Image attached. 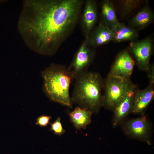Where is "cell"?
Segmentation results:
<instances>
[{
    "mask_svg": "<svg viewBox=\"0 0 154 154\" xmlns=\"http://www.w3.org/2000/svg\"><path fill=\"white\" fill-rule=\"evenodd\" d=\"M83 0H25L17 23L26 45L40 54L52 56L74 31Z\"/></svg>",
    "mask_w": 154,
    "mask_h": 154,
    "instance_id": "obj_1",
    "label": "cell"
},
{
    "mask_svg": "<svg viewBox=\"0 0 154 154\" xmlns=\"http://www.w3.org/2000/svg\"><path fill=\"white\" fill-rule=\"evenodd\" d=\"M71 97L72 103L88 110L92 113H97L102 106V90L103 80L98 72L87 71L75 79Z\"/></svg>",
    "mask_w": 154,
    "mask_h": 154,
    "instance_id": "obj_2",
    "label": "cell"
},
{
    "mask_svg": "<svg viewBox=\"0 0 154 154\" xmlns=\"http://www.w3.org/2000/svg\"><path fill=\"white\" fill-rule=\"evenodd\" d=\"M43 80L42 89L51 101L67 106L72 107L69 88L73 80L67 67L51 63L41 72Z\"/></svg>",
    "mask_w": 154,
    "mask_h": 154,
    "instance_id": "obj_3",
    "label": "cell"
},
{
    "mask_svg": "<svg viewBox=\"0 0 154 154\" xmlns=\"http://www.w3.org/2000/svg\"><path fill=\"white\" fill-rule=\"evenodd\" d=\"M136 86L130 79L107 76L103 81L102 106L114 109L127 93Z\"/></svg>",
    "mask_w": 154,
    "mask_h": 154,
    "instance_id": "obj_4",
    "label": "cell"
},
{
    "mask_svg": "<svg viewBox=\"0 0 154 154\" xmlns=\"http://www.w3.org/2000/svg\"><path fill=\"white\" fill-rule=\"evenodd\" d=\"M95 48L91 45L88 38H85L67 67L73 80L88 71L95 57Z\"/></svg>",
    "mask_w": 154,
    "mask_h": 154,
    "instance_id": "obj_5",
    "label": "cell"
},
{
    "mask_svg": "<svg viewBox=\"0 0 154 154\" xmlns=\"http://www.w3.org/2000/svg\"><path fill=\"white\" fill-rule=\"evenodd\" d=\"M129 48L138 67L147 72L151 65L150 60L153 50V42L151 37L130 42Z\"/></svg>",
    "mask_w": 154,
    "mask_h": 154,
    "instance_id": "obj_6",
    "label": "cell"
},
{
    "mask_svg": "<svg viewBox=\"0 0 154 154\" xmlns=\"http://www.w3.org/2000/svg\"><path fill=\"white\" fill-rule=\"evenodd\" d=\"M135 64L128 50L125 49L116 56L107 76L130 79Z\"/></svg>",
    "mask_w": 154,
    "mask_h": 154,
    "instance_id": "obj_7",
    "label": "cell"
},
{
    "mask_svg": "<svg viewBox=\"0 0 154 154\" xmlns=\"http://www.w3.org/2000/svg\"><path fill=\"white\" fill-rule=\"evenodd\" d=\"M81 20L82 33L85 38H88L93 29L98 15V5L95 0L84 1Z\"/></svg>",
    "mask_w": 154,
    "mask_h": 154,
    "instance_id": "obj_8",
    "label": "cell"
},
{
    "mask_svg": "<svg viewBox=\"0 0 154 154\" xmlns=\"http://www.w3.org/2000/svg\"><path fill=\"white\" fill-rule=\"evenodd\" d=\"M150 125L144 117L130 120L126 123L124 130L127 135L137 138L147 139L150 131Z\"/></svg>",
    "mask_w": 154,
    "mask_h": 154,
    "instance_id": "obj_9",
    "label": "cell"
},
{
    "mask_svg": "<svg viewBox=\"0 0 154 154\" xmlns=\"http://www.w3.org/2000/svg\"><path fill=\"white\" fill-rule=\"evenodd\" d=\"M137 89L136 86L127 93L114 109V127L118 125L130 112H131L134 99Z\"/></svg>",
    "mask_w": 154,
    "mask_h": 154,
    "instance_id": "obj_10",
    "label": "cell"
},
{
    "mask_svg": "<svg viewBox=\"0 0 154 154\" xmlns=\"http://www.w3.org/2000/svg\"><path fill=\"white\" fill-rule=\"evenodd\" d=\"M154 96V85L149 84L144 89H137L134 99L132 113L135 114L143 113L153 100Z\"/></svg>",
    "mask_w": 154,
    "mask_h": 154,
    "instance_id": "obj_11",
    "label": "cell"
},
{
    "mask_svg": "<svg viewBox=\"0 0 154 154\" xmlns=\"http://www.w3.org/2000/svg\"><path fill=\"white\" fill-rule=\"evenodd\" d=\"M113 37L111 30L101 21L96 28L92 30L88 38L91 45L95 48L112 41Z\"/></svg>",
    "mask_w": 154,
    "mask_h": 154,
    "instance_id": "obj_12",
    "label": "cell"
},
{
    "mask_svg": "<svg viewBox=\"0 0 154 154\" xmlns=\"http://www.w3.org/2000/svg\"><path fill=\"white\" fill-rule=\"evenodd\" d=\"M154 15L147 6H145L128 21L129 26L139 31L149 25L153 21Z\"/></svg>",
    "mask_w": 154,
    "mask_h": 154,
    "instance_id": "obj_13",
    "label": "cell"
},
{
    "mask_svg": "<svg viewBox=\"0 0 154 154\" xmlns=\"http://www.w3.org/2000/svg\"><path fill=\"white\" fill-rule=\"evenodd\" d=\"M111 30L114 35L112 41L115 42L134 41L139 37L138 31L120 22Z\"/></svg>",
    "mask_w": 154,
    "mask_h": 154,
    "instance_id": "obj_14",
    "label": "cell"
},
{
    "mask_svg": "<svg viewBox=\"0 0 154 154\" xmlns=\"http://www.w3.org/2000/svg\"><path fill=\"white\" fill-rule=\"evenodd\" d=\"M92 114L90 110L78 106L69 112V115L75 128L80 130L82 129H86L91 123Z\"/></svg>",
    "mask_w": 154,
    "mask_h": 154,
    "instance_id": "obj_15",
    "label": "cell"
},
{
    "mask_svg": "<svg viewBox=\"0 0 154 154\" xmlns=\"http://www.w3.org/2000/svg\"><path fill=\"white\" fill-rule=\"evenodd\" d=\"M102 20L104 24L111 29L119 22L113 4L108 0L103 1L101 5Z\"/></svg>",
    "mask_w": 154,
    "mask_h": 154,
    "instance_id": "obj_16",
    "label": "cell"
},
{
    "mask_svg": "<svg viewBox=\"0 0 154 154\" xmlns=\"http://www.w3.org/2000/svg\"><path fill=\"white\" fill-rule=\"evenodd\" d=\"M143 1L140 0L119 1L121 15L123 17L129 16L140 6Z\"/></svg>",
    "mask_w": 154,
    "mask_h": 154,
    "instance_id": "obj_17",
    "label": "cell"
},
{
    "mask_svg": "<svg viewBox=\"0 0 154 154\" xmlns=\"http://www.w3.org/2000/svg\"><path fill=\"white\" fill-rule=\"evenodd\" d=\"M50 124V128L49 130L53 131L54 134L61 135L65 133V131L63 128L59 117H58L54 122Z\"/></svg>",
    "mask_w": 154,
    "mask_h": 154,
    "instance_id": "obj_18",
    "label": "cell"
},
{
    "mask_svg": "<svg viewBox=\"0 0 154 154\" xmlns=\"http://www.w3.org/2000/svg\"><path fill=\"white\" fill-rule=\"evenodd\" d=\"M51 118L50 116L46 115H42L39 116L36 119L37 122L35 124L41 127H46L49 123Z\"/></svg>",
    "mask_w": 154,
    "mask_h": 154,
    "instance_id": "obj_19",
    "label": "cell"
},
{
    "mask_svg": "<svg viewBox=\"0 0 154 154\" xmlns=\"http://www.w3.org/2000/svg\"><path fill=\"white\" fill-rule=\"evenodd\" d=\"M148 73V77L149 80V84H154V67L152 64H151L149 70L147 72Z\"/></svg>",
    "mask_w": 154,
    "mask_h": 154,
    "instance_id": "obj_20",
    "label": "cell"
}]
</instances>
